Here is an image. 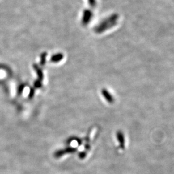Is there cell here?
Returning <instances> with one entry per match:
<instances>
[{
	"mask_svg": "<svg viewBox=\"0 0 174 174\" xmlns=\"http://www.w3.org/2000/svg\"><path fill=\"white\" fill-rule=\"evenodd\" d=\"M77 151V149L74 147H67V148L62 149H60L57 151L56 152H54V156L55 157L58 158L61 157L64 155H67V154H70V153H74Z\"/></svg>",
	"mask_w": 174,
	"mask_h": 174,
	"instance_id": "1",
	"label": "cell"
},
{
	"mask_svg": "<svg viewBox=\"0 0 174 174\" xmlns=\"http://www.w3.org/2000/svg\"><path fill=\"white\" fill-rule=\"evenodd\" d=\"M117 139L119 143V146L121 149H123L125 147V138L123 132L122 131H118L116 134Z\"/></svg>",
	"mask_w": 174,
	"mask_h": 174,
	"instance_id": "2",
	"label": "cell"
},
{
	"mask_svg": "<svg viewBox=\"0 0 174 174\" xmlns=\"http://www.w3.org/2000/svg\"><path fill=\"white\" fill-rule=\"evenodd\" d=\"M103 94H104V96H105L106 99L108 102H112L113 100H112V96H111L110 95H109L108 92L104 91V92H103Z\"/></svg>",
	"mask_w": 174,
	"mask_h": 174,
	"instance_id": "3",
	"label": "cell"
},
{
	"mask_svg": "<svg viewBox=\"0 0 174 174\" xmlns=\"http://www.w3.org/2000/svg\"><path fill=\"white\" fill-rule=\"evenodd\" d=\"M86 155H87V153H86V152H81L79 153V158L84 159V158L86 157Z\"/></svg>",
	"mask_w": 174,
	"mask_h": 174,
	"instance_id": "4",
	"label": "cell"
}]
</instances>
